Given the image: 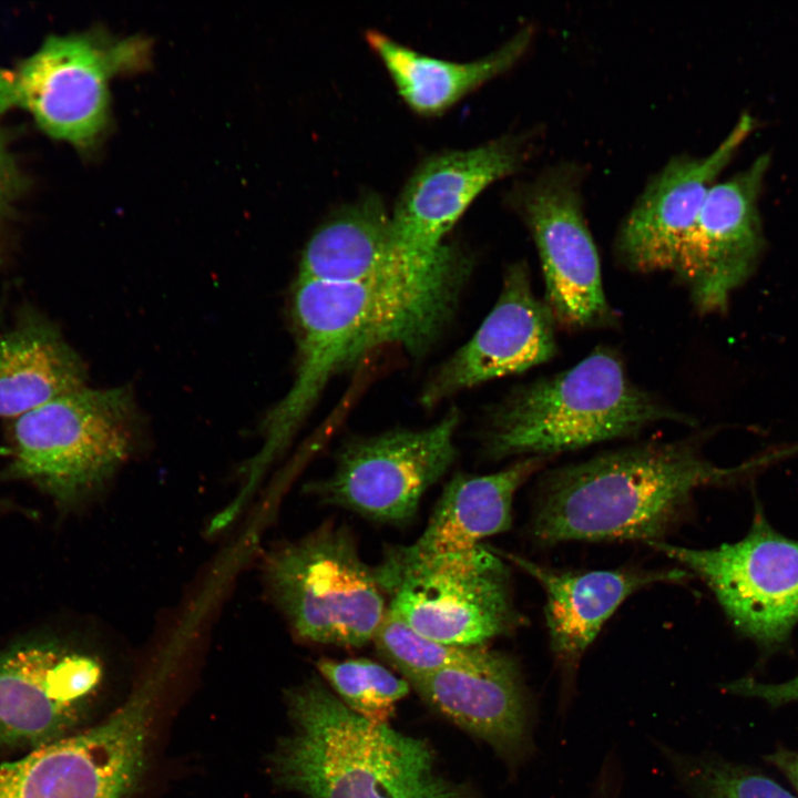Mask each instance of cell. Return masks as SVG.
I'll use <instances>...</instances> for the list:
<instances>
[{
  "label": "cell",
  "instance_id": "7a4b0ae2",
  "mask_svg": "<svg viewBox=\"0 0 798 798\" xmlns=\"http://www.w3.org/2000/svg\"><path fill=\"white\" fill-rule=\"evenodd\" d=\"M756 462L720 468L688 440L652 442L597 454L548 474L530 532L553 545L569 541L661 539L695 492L736 479Z\"/></svg>",
  "mask_w": 798,
  "mask_h": 798
},
{
  "label": "cell",
  "instance_id": "9a60e30c",
  "mask_svg": "<svg viewBox=\"0 0 798 798\" xmlns=\"http://www.w3.org/2000/svg\"><path fill=\"white\" fill-rule=\"evenodd\" d=\"M102 676L96 658L34 642L0 654V745L53 743L79 720Z\"/></svg>",
  "mask_w": 798,
  "mask_h": 798
},
{
  "label": "cell",
  "instance_id": "4316f807",
  "mask_svg": "<svg viewBox=\"0 0 798 798\" xmlns=\"http://www.w3.org/2000/svg\"><path fill=\"white\" fill-rule=\"evenodd\" d=\"M724 692L736 696L756 698L771 707L798 702V675L781 683H763L753 677H741L724 685Z\"/></svg>",
  "mask_w": 798,
  "mask_h": 798
},
{
  "label": "cell",
  "instance_id": "44dd1931",
  "mask_svg": "<svg viewBox=\"0 0 798 798\" xmlns=\"http://www.w3.org/2000/svg\"><path fill=\"white\" fill-rule=\"evenodd\" d=\"M533 31L522 28L493 52L470 61L432 58L371 30L366 40L388 71L399 95L416 113L434 116L510 70L528 51Z\"/></svg>",
  "mask_w": 798,
  "mask_h": 798
},
{
  "label": "cell",
  "instance_id": "f546056e",
  "mask_svg": "<svg viewBox=\"0 0 798 798\" xmlns=\"http://www.w3.org/2000/svg\"><path fill=\"white\" fill-rule=\"evenodd\" d=\"M10 453H11L10 449H7L6 447H1V446H0V456H1V457H3V456H10Z\"/></svg>",
  "mask_w": 798,
  "mask_h": 798
},
{
  "label": "cell",
  "instance_id": "4fadbf2b",
  "mask_svg": "<svg viewBox=\"0 0 798 798\" xmlns=\"http://www.w3.org/2000/svg\"><path fill=\"white\" fill-rule=\"evenodd\" d=\"M529 149L507 135L477 147L436 154L408 180L390 216L397 254L410 268H428L452 245L444 238L470 204L491 184L516 172Z\"/></svg>",
  "mask_w": 798,
  "mask_h": 798
},
{
  "label": "cell",
  "instance_id": "277c9868",
  "mask_svg": "<svg viewBox=\"0 0 798 798\" xmlns=\"http://www.w3.org/2000/svg\"><path fill=\"white\" fill-rule=\"evenodd\" d=\"M664 421L692 423L632 382L620 357L600 347L570 369L521 386L497 403L483 446L492 459L550 458Z\"/></svg>",
  "mask_w": 798,
  "mask_h": 798
},
{
  "label": "cell",
  "instance_id": "52a82bcc",
  "mask_svg": "<svg viewBox=\"0 0 798 798\" xmlns=\"http://www.w3.org/2000/svg\"><path fill=\"white\" fill-rule=\"evenodd\" d=\"M132 41L50 35L13 68H0V116L19 109L55 140L89 149L110 117L109 81L136 54Z\"/></svg>",
  "mask_w": 798,
  "mask_h": 798
},
{
  "label": "cell",
  "instance_id": "2e32d148",
  "mask_svg": "<svg viewBox=\"0 0 798 798\" xmlns=\"http://www.w3.org/2000/svg\"><path fill=\"white\" fill-rule=\"evenodd\" d=\"M555 320L532 289L523 262L509 266L500 295L472 337L428 380L420 401L432 407L460 391L519 374L552 359Z\"/></svg>",
  "mask_w": 798,
  "mask_h": 798
},
{
  "label": "cell",
  "instance_id": "cb8c5ba5",
  "mask_svg": "<svg viewBox=\"0 0 798 798\" xmlns=\"http://www.w3.org/2000/svg\"><path fill=\"white\" fill-rule=\"evenodd\" d=\"M374 641L379 653L401 674L447 668L487 673L501 667L511 658L482 646H458L432 641L415 632L388 610Z\"/></svg>",
  "mask_w": 798,
  "mask_h": 798
},
{
  "label": "cell",
  "instance_id": "8992f818",
  "mask_svg": "<svg viewBox=\"0 0 798 798\" xmlns=\"http://www.w3.org/2000/svg\"><path fill=\"white\" fill-rule=\"evenodd\" d=\"M266 580L290 627L309 642L365 645L387 611L374 569L361 560L352 534L334 523L273 552Z\"/></svg>",
  "mask_w": 798,
  "mask_h": 798
},
{
  "label": "cell",
  "instance_id": "30bf717a",
  "mask_svg": "<svg viewBox=\"0 0 798 798\" xmlns=\"http://www.w3.org/2000/svg\"><path fill=\"white\" fill-rule=\"evenodd\" d=\"M545 283V304L556 325L585 329L611 324L597 249L585 221L575 168H548L520 193Z\"/></svg>",
  "mask_w": 798,
  "mask_h": 798
},
{
  "label": "cell",
  "instance_id": "5bb4252c",
  "mask_svg": "<svg viewBox=\"0 0 798 798\" xmlns=\"http://www.w3.org/2000/svg\"><path fill=\"white\" fill-rule=\"evenodd\" d=\"M769 157L715 183L690 227L673 270L700 314L726 310L732 294L753 274L761 250L757 198Z\"/></svg>",
  "mask_w": 798,
  "mask_h": 798
},
{
  "label": "cell",
  "instance_id": "8fae6325",
  "mask_svg": "<svg viewBox=\"0 0 798 798\" xmlns=\"http://www.w3.org/2000/svg\"><path fill=\"white\" fill-rule=\"evenodd\" d=\"M377 582L391 595L388 611L440 643L482 646L523 621L513 603L509 571L497 551L485 545L467 561Z\"/></svg>",
  "mask_w": 798,
  "mask_h": 798
},
{
  "label": "cell",
  "instance_id": "7c38bea8",
  "mask_svg": "<svg viewBox=\"0 0 798 798\" xmlns=\"http://www.w3.org/2000/svg\"><path fill=\"white\" fill-rule=\"evenodd\" d=\"M150 720L124 703L101 724L0 764V798H126L144 767Z\"/></svg>",
  "mask_w": 798,
  "mask_h": 798
},
{
  "label": "cell",
  "instance_id": "83f0119b",
  "mask_svg": "<svg viewBox=\"0 0 798 798\" xmlns=\"http://www.w3.org/2000/svg\"><path fill=\"white\" fill-rule=\"evenodd\" d=\"M21 190V176L0 131V228Z\"/></svg>",
  "mask_w": 798,
  "mask_h": 798
},
{
  "label": "cell",
  "instance_id": "d6986e66",
  "mask_svg": "<svg viewBox=\"0 0 798 798\" xmlns=\"http://www.w3.org/2000/svg\"><path fill=\"white\" fill-rule=\"evenodd\" d=\"M507 556L545 593L550 647L562 673L561 706L570 703L576 667L603 624L634 592L656 583L686 580V570H597L562 572L516 555Z\"/></svg>",
  "mask_w": 798,
  "mask_h": 798
},
{
  "label": "cell",
  "instance_id": "6da1fadb",
  "mask_svg": "<svg viewBox=\"0 0 798 798\" xmlns=\"http://www.w3.org/2000/svg\"><path fill=\"white\" fill-rule=\"evenodd\" d=\"M470 269L469 258L452 246L431 267L375 280H297L291 299L295 376L262 422L263 444L249 468L264 474L340 372L385 346H398L413 356L433 346L452 317Z\"/></svg>",
  "mask_w": 798,
  "mask_h": 798
},
{
  "label": "cell",
  "instance_id": "d4e9b609",
  "mask_svg": "<svg viewBox=\"0 0 798 798\" xmlns=\"http://www.w3.org/2000/svg\"><path fill=\"white\" fill-rule=\"evenodd\" d=\"M676 779L693 798H797L748 765L712 755H688L662 746Z\"/></svg>",
  "mask_w": 798,
  "mask_h": 798
},
{
  "label": "cell",
  "instance_id": "7402d4cb",
  "mask_svg": "<svg viewBox=\"0 0 798 798\" xmlns=\"http://www.w3.org/2000/svg\"><path fill=\"white\" fill-rule=\"evenodd\" d=\"M79 354L48 319L30 315L0 335V418L17 419L86 386Z\"/></svg>",
  "mask_w": 798,
  "mask_h": 798
},
{
  "label": "cell",
  "instance_id": "ba28073f",
  "mask_svg": "<svg viewBox=\"0 0 798 798\" xmlns=\"http://www.w3.org/2000/svg\"><path fill=\"white\" fill-rule=\"evenodd\" d=\"M459 421L458 411L450 410L423 429L354 438L338 451L332 473L307 489L323 503L369 520L407 522L453 463Z\"/></svg>",
  "mask_w": 798,
  "mask_h": 798
},
{
  "label": "cell",
  "instance_id": "e0dca14e",
  "mask_svg": "<svg viewBox=\"0 0 798 798\" xmlns=\"http://www.w3.org/2000/svg\"><path fill=\"white\" fill-rule=\"evenodd\" d=\"M751 129L753 119L743 114L708 155L674 156L648 181L615 237L614 252L623 266L673 273L709 190Z\"/></svg>",
  "mask_w": 798,
  "mask_h": 798
},
{
  "label": "cell",
  "instance_id": "ffe728a7",
  "mask_svg": "<svg viewBox=\"0 0 798 798\" xmlns=\"http://www.w3.org/2000/svg\"><path fill=\"white\" fill-rule=\"evenodd\" d=\"M402 676L429 705L488 743L511 767L532 754L533 703L512 657L487 673L447 668Z\"/></svg>",
  "mask_w": 798,
  "mask_h": 798
},
{
  "label": "cell",
  "instance_id": "3957f363",
  "mask_svg": "<svg viewBox=\"0 0 798 798\" xmlns=\"http://www.w3.org/2000/svg\"><path fill=\"white\" fill-rule=\"evenodd\" d=\"M293 732L279 745L277 781L309 798H479L443 777L422 739L356 714L316 677L288 692Z\"/></svg>",
  "mask_w": 798,
  "mask_h": 798
},
{
  "label": "cell",
  "instance_id": "603a6c76",
  "mask_svg": "<svg viewBox=\"0 0 798 798\" xmlns=\"http://www.w3.org/2000/svg\"><path fill=\"white\" fill-rule=\"evenodd\" d=\"M408 268L397 254L382 202L367 195L332 214L311 235L297 280L359 283Z\"/></svg>",
  "mask_w": 798,
  "mask_h": 798
},
{
  "label": "cell",
  "instance_id": "5b68a950",
  "mask_svg": "<svg viewBox=\"0 0 798 798\" xmlns=\"http://www.w3.org/2000/svg\"><path fill=\"white\" fill-rule=\"evenodd\" d=\"M10 478L68 505L102 485L131 456L137 412L125 387L88 386L12 420Z\"/></svg>",
  "mask_w": 798,
  "mask_h": 798
},
{
  "label": "cell",
  "instance_id": "9c48e42d",
  "mask_svg": "<svg viewBox=\"0 0 798 798\" xmlns=\"http://www.w3.org/2000/svg\"><path fill=\"white\" fill-rule=\"evenodd\" d=\"M699 576L735 627L764 651L780 648L798 623V541L757 515L736 543L690 549L648 543Z\"/></svg>",
  "mask_w": 798,
  "mask_h": 798
},
{
  "label": "cell",
  "instance_id": "f1b7e54d",
  "mask_svg": "<svg viewBox=\"0 0 798 798\" xmlns=\"http://www.w3.org/2000/svg\"><path fill=\"white\" fill-rule=\"evenodd\" d=\"M764 759L779 770L798 792V753L778 747L764 756Z\"/></svg>",
  "mask_w": 798,
  "mask_h": 798
},
{
  "label": "cell",
  "instance_id": "484cf974",
  "mask_svg": "<svg viewBox=\"0 0 798 798\" xmlns=\"http://www.w3.org/2000/svg\"><path fill=\"white\" fill-rule=\"evenodd\" d=\"M317 667L348 708L374 723H385L395 704L409 692L405 678L370 659L323 658Z\"/></svg>",
  "mask_w": 798,
  "mask_h": 798
},
{
  "label": "cell",
  "instance_id": "ac0fdd59",
  "mask_svg": "<svg viewBox=\"0 0 798 798\" xmlns=\"http://www.w3.org/2000/svg\"><path fill=\"white\" fill-rule=\"evenodd\" d=\"M548 459L525 457L495 473L454 477L422 534L409 545L387 550L375 575L434 569L474 555L483 539L510 528L515 492Z\"/></svg>",
  "mask_w": 798,
  "mask_h": 798
}]
</instances>
